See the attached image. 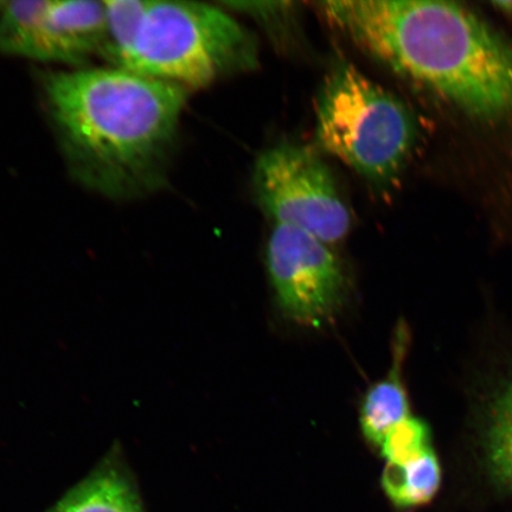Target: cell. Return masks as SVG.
<instances>
[{"instance_id": "cell-8", "label": "cell", "mask_w": 512, "mask_h": 512, "mask_svg": "<svg viewBox=\"0 0 512 512\" xmlns=\"http://www.w3.org/2000/svg\"><path fill=\"white\" fill-rule=\"evenodd\" d=\"M44 512H147L136 478L117 452Z\"/></svg>"}, {"instance_id": "cell-6", "label": "cell", "mask_w": 512, "mask_h": 512, "mask_svg": "<svg viewBox=\"0 0 512 512\" xmlns=\"http://www.w3.org/2000/svg\"><path fill=\"white\" fill-rule=\"evenodd\" d=\"M266 262L275 303L291 322L324 328L347 304L349 283L342 262L316 236L274 224Z\"/></svg>"}, {"instance_id": "cell-10", "label": "cell", "mask_w": 512, "mask_h": 512, "mask_svg": "<svg viewBox=\"0 0 512 512\" xmlns=\"http://www.w3.org/2000/svg\"><path fill=\"white\" fill-rule=\"evenodd\" d=\"M48 2H3L0 8V54L53 62L47 21Z\"/></svg>"}, {"instance_id": "cell-1", "label": "cell", "mask_w": 512, "mask_h": 512, "mask_svg": "<svg viewBox=\"0 0 512 512\" xmlns=\"http://www.w3.org/2000/svg\"><path fill=\"white\" fill-rule=\"evenodd\" d=\"M41 88L76 182L113 201L162 190L187 89L117 67L49 72Z\"/></svg>"}, {"instance_id": "cell-5", "label": "cell", "mask_w": 512, "mask_h": 512, "mask_svg": "<svg viewBox=\"0 0 512 512\" xmlns=\"http://www.w3.org/2000/svg\"><path fill=\"white\" fill-rule=\"evenodd\" d=\"M253 183L259 206L274 224L303 230L329 246L347 238L350 210L329 166L309 146L285 142L262 152Z\"/></svg>"}, {"instance_id": "cell-13", "label": "cell", "mask_w": 512, "mask_h": 512, "mask_svg": "<svg viewBox=\"0 0 512 512\" xmlns=\"http://www.w3.org/2000/svg\"><path fill=\"white\" fill-rule=\"evenodd\" d=\"M431 441L430 427L411 415L386 434L379 451L388 464H406L433 450Z\"/></svg>"}, {"instance_id": "cell-12", "label": "cell", "mask_w": 512, "mask_h": 512, "mask_svg": "<svg viewBox=\"0 0 512 512\" xmlns=\"http://www.w3.org/2000/svg\"><path fill=\"white\" fill-rule=\"evenodd\" d=\"M484 448L490 475L503 489L512 491V377L492 402Z\"/></svg>"}, {"instance_id": "cell-9", "label": "cell", "mask_w": 512, "mask_h": 512, "mask_svg": "<svg viewBox=\"0 0 512 512\" xmlns=\"http://www.w3.org/2000/svg\"><path fill=\"white\" fill-rule=\"evenodd\" d=\"M408 342L406 325L400 323L393 338L392 368L383 379L369 388L361 403V432L367 443L375 448H380L384 437L394 426L411 416L408 394L402 380Z\"/></svg>"}, {"instance_id": "cell-3", "label": "cell", "mask_w": 512, "mask_h": 512, "mask_svg": "<svg viewBox=\"0 0 512 512\" xmlns=\"http://www.w3.org/2000/svg\"><path fill=\"white\" fill-rule=\"evenodd\" d=\"M254 36L213 5L144 0L113 67L187 89H201L258 66Z\"/></svg>"}, {"instance_id": "cell-2", "label": "cell", "mask_w": 512, "mask_h": 512, "mask_svg": "<svg viewBox=\"0 0 512 512\" xmlns=\"http://www.w3.org/2000/svg\"><path fill=\"white\" fill-rule=\"evenodd\" d=\"M331 25L395 73L467 113H512V50L462 6L420 0L317 3Z\"/></svg>"}, {"instance_id": "cell-4", "label": "cell", "mask_w": 512, "mask_h": 512, "mask_svg": "<svg viewBox=\"0 0 512 512\" xmlns=\"http://www.w3.org/2000/svg\"><path fill=\"white\" fill-rule=\"evenodd\" d=\"M316 139L320 149L375 187L388 189L411 155L416 126L400 99L342 62L326 76L319 93Z\"/></svg>"}, {"instance_id": "cell-7", "label": "cell", "mask_w": 512, "mask_h": 512, "mask_svg": "<svg viewBox=\"0 0 512 512\" xmlns=\"http://www.w3.org/2000/svg\"><path fill=\"white\" fill-rule=\"evenodd\" d=\"M48 28L55 63L82 66L107 47L105 2L49 0Z\"/></svg>"}, {"instance_id": "cell-11", "label": "cell", "mask_w": 512, "mask_h": 512, "mask_svg": "<svg viewBox=\"0 0 512 512\" xmlns=\"http://www.w3.org/2000/svg\"><path fill=\"white\" fill-rule=\"evenodd\" d=\"M441 484V467L434 450L406 464H388L381 476L384 494L398 510H412L430 503Z\"/></svg>"}]
</instances>
